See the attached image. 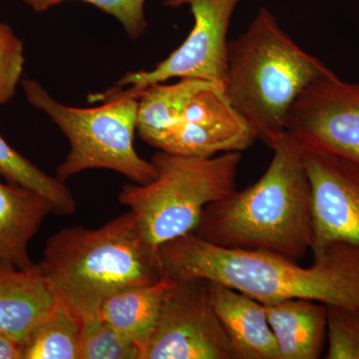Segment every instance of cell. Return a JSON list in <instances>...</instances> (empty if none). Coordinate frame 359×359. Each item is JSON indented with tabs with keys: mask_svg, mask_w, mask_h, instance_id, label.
Returning <instances> with one entry per match:
<instances>
[{
	"mask_svg": "<svg viewBox=\"0 0 359 359\" xmlns=\"http://www.w3.org/2000/svg\"><path fill=\"white\" fill-rule=\"evenodd\" d=\"M151 162L157 177L144 185L126 184L118 200L134 212L144 237L158 250L193 233L205 205L236 190L242 152L194 157L159 150Z\"/></svg>",
	"mask_w": 359,
	"mask_h": 359,
	"instance_id": "cell-5",
	"label": "cell"
},
{
	"mask_svg": "<svg viewBox=\"0 0 359 359\" xmlns=\"http://www.w3.org/2000/svg\"><path fill=\"white\" fill-rule=\"evenodd\" d=\"M304 268L295 259L259 250L226 249L194 233L158 250L163 278L228 285L263 304L304 299L359 308V245L335 241L313 252Z\"/></svg>",
	"mask_w": 359,
	"mask_h": 359,
	"instance_id": "cell-1",
	"label": "cell"
},
{
	"mask_svg": "<svg viewBox=\"0 0 359 359\" xmlns=\"http://www.w3.org/2000/svg\"><path fill=\"white\" fill-rule=\"evenodd\" d=\"M25 66L22 41L8 25L0 23V105L15 95Z\"/></svg>",
	"mask_w": 359,
	"mask_h": 359,
	"instance_id": "cell-23",
	"label": "cell"
},
{
	"mask_svg": "<svg viewBox=\"0 0 359 359\" xmlns=\"http://www.w3.org/2000/svg\"><path fill=\"white\" fill-rule=\"evenodd\" d=\"M285 129L299 140L359 163V83L325 71L295 99Z\"/></svg>",
	"mask_w": 359,
	"mask_h": 359,
	"instance_id": "cell-9",
	"label": "cell"
},
{
	"mask_svg": "<svg viewBox=\"0 0 359 359\" xmlns=\"http://www.w3.org/2000/svg\"><path fill=\"white\" fill-rule=\"evenodd\" d=\"M207 283L236 359H280L264 304L228 285Z\"/></svg>",
	"mask_w": 359,
	"mask_h": 359,
	"instance_id": "cell-12",
	"label": "cell"
},
{
	"mask_svg": "<svg viewBox=\"0 0 359 359\" xmlns=\"http://www.w3.org/2000/svg\"><path fill=\"white\" fill-rule=\"evenodd\" d=\"M257 140L252 129L231 105L224 89L212 84L198 92L178 121L154 147L172 154L212 157L243 152Z\"/></svg>",
	"mask_w": 359,
	"mask_h": 359,
	"instance_id": "cell-11",
	"label": "cell"
},
{
	"mask_svg": "<svg viewBox=\"0 0 359 359\" xmlns=\"http://www.w3.org/2000/svg\"><path fill=\"white\" fill-rule=\"evenodd\" d=\"M140 348L100 316L82 320L80 359H140Z\"/></svg>",
	"mask_w": 359,
	"mask_h": 359,
	"instance_id": "cell-20",
	"label": "cell"
},
{
	"mask_svg": "<svg viewBox=\"0 0 359 359\" xmlns=\"http://www.w3.org/2000/svg\"><path fill=\"white\" fill-rule=\"evenodd\" d=\"M297 140L313 193L311 252L335 241L359 245V163L309 142Z\"/></svg>",
	"mask_w": 359,
	"mask_h": 359,
	"instance_id": "cell-10",
	"label": "cell"
},
{
	"mask_svg": "<svg viewBox=\"0 0 359 359\" xmlns=\"http://www.w3.org/2000/svg\"><path fill=\"white\" fill-rule=\"evenodd\" d=\"M0 176L11 184L27 187L51 201L56 214L71 215L76 202L65 182L51 177L23 157L0 135Z\"/></svg>",
	"mask_w": 359,
	"mask_h": 359,
	"instance_id": "cell-19",
	"label": "cell"
},
{
	"mask_svg": "<svg viewBox=\"0 0 359 359\" xmlns=\"http://www.w3.org/2000/svg\"><path fill=\"white\" fill-rule=\"evenodd\" d=\"M39 266L56 297L81 320L98 316L117 292L163 278L158 250L131 211L95 230L57 231L47 240Z\"/></svg>",
	"mask_w": 359,
	"mask_h": 359,
	"instance_id": "cell-3",
	"label": "cell"
},
{
	"mask_svg": "<svg viewBox=\"0 0 359 359\" xmlns=\"http://www.w3.org/2000/svg\"><path fill=\"white\" fill-rule=\"evenodd\" d=\"M82 320L61 301L21 344V359H80Z\"/></svg>",
	"mask_w": 359,
	"mask_h": 359,
	"instance_id": "cell-18",
	"label": "cell"
},
{
	"mask_svg": "<svg viewBox=\"0 0 359 359\" xmlns=\"http://www.w3.org/2000/svg\"><path fill=\"white\" fill-rule=\"evenodd\" d=\"M170 285L171 280L162 278L157 283L117 292L104 302L98 316L133 340L141 353L142 346L154 327L163 297Z\"/></svg>",
	"mask_w": 359,
	"mask_h": 359,
	"instance_id": "cell-16",
	"label": "cell"
},
{
	"mask_svg": "<svg viewBox=\"0 0 359 359\" xmlns=\"http://www.w3.org/2000/svg\"><path fill=\"white\" fill-rule=\"evenodd\" d=\"M57 301L39 264L30 269L0 264V332L22 344Z\"/></svg>",
	"mask_w": 359,
	"mask_h": 359,
	"instance_id": "cell-13",
	"label": "cell"
},
{
	"mask_svg": "<svg viewBox=\"0 0 359 359\" xmlns=\"http://www.w3.org/2000/svg\"><path fill=\"white\" fill-rule=\"evenodd\" d=\"M261 179L205 205L198 237L226 249L259 250L297 259L313 250V193L301 146L285 133Z\"/></svg>",
	"mask_w": 359,
	"mask_h": 359,
	"instance_id": "cell-2",
	"label": "cell"
},
{
	"mask_svg": "<svg viewBox=\"0 0 359 359\" xmlns=\"http://www.w3.org/2000/svg\"><path fill=\"white\" fill-rule=\"evenodd\" d=\"M212 84L183 78L176 83H158L144 89L138 95L136 128L142 140L154 147L160 137L178 121L191 99Z\"/></svg>",
	"mask_w": 359,
	"mask_h": 359,
	"instance_id": "cell-17",
	"label": "cell"
},
{
	"mask_svg": "<svg viewBox=\"0 0 359 359\" xmlns=\"http://www.w3.org/2000/svg\"><path fill=\"white\" fill-rule=\"evenodd\" d=\"M140 359H236L205 280H171Z\"/></svg>",
	"mask_w": 359,
	"mask_h": 359,
	"instance_id": "cell-8",
	"label": "cell"
},
{
	"mask_svg": "<svg viewBox=\"0 0 359 359\" xmlns=\"http://www.w3.org/2000/svg\"><path fill=\"white\" fill-rule=\"evenodd\" d=\"M74 0H23L35 13H44L51 7ZM92 4L110 14L119 21L131 39H138L145 34L147 21L145 18L146 0H77Z\"/></svg>",
	"mask_w": 359,
	"mask_h": 359,
	"instance_id": "cell-21",
	"label": "cell"
},
{
	"mask_svg": "<svg viewBox=\"0 0 359 359\" xmlns=\"http://www.w3.org/2000/svg\"><path fill=\"white\" fill-rule=\"evenodd\" d=\"M327 358L359 359V308L327 306Z\"/></svg>",
	"mask_w": 359,
	"mask_h": 359,
	"instance_id": "cell-22",
	"label": "cell"
},
{
	"mask_svg": "<svg viewBox=\"0 0 359 359\" xmlns=\"http://www.w3.org/2000/svg\"><path fill=\"white\" fill-rule=\"evenodd\" d=\"M55 212L51 201L27 187L0 182V264L30 269L28 244L45 218Z\"/></svg>",
	"mask_w": 359,
	"mask_h": 359,
	"instance_id": "cell-14",
	"label": "cell"
},
{
	"mask_svg": "<svg viewBox=\"0 0 359 359\" xmlns=\"http://www.w3.org/2000/svg\"><path fill=\"white\" fill-rule=\"evenodd\" d=\"M26 99L55 123L70 143L56 177L65 182L86 170L107 169L124 175L139 185L157 177L151 161L144 160L134 148L138 98L120 95L109 90L89 96L94 108H75L58 102L32 79L21 80Z\"/></svg>",
	"mask_w": 359,
	"mask_h": 359,
	"instance_id": "cell-6",
	"label": "cell"
},
{
	"mask_svg": "<svg viewBox=\"0 0 359 359\" xmlns=\"http://www.w3.org/2000/svg\"><path fill=\"white\" fill-rule=\"evenodd\" d=\"M242 0H166L168 7L188 6L194 26L185 41L154 69L126 73L109 89L138 98L151 85L173 78L205 80L223 87L228 55V32L231 18Z\"/></svg>",
	"mask_w": 359,
	"mask_h": 359,
	"instance_id": "cell-7",
	"label": "cell"
},
{
	"mask_svg": "<svg viewBox=\"0 0 359 359\" xmlns=\"http://www.w3.org/2000/svg\"><path fill=\"white\" fill-rule=\"evenodd\" d=\"M328 69L295 43L264 6L249 27L229 41L224 93L257 140L273 149L287 133L295 99Z\"/></svg>",
	"mask_w": 359,
	"mask_h": 359,
	"instance_id": "cell-4",
	"label": "cell"
},
{
	"mask_svg": "<svg viewBox=\"0 0 359 359\" xmlns=\"http://www.w3.org/2000/svg\"><path fill=\"white\" fill-rule=\"evenodd\" d=\"M280 359H318L327 337V306L304 299L264 304Z\"/></svg>",
	"mask_w": 359,
	"mask_h": 359,
	"instance_id": "cell-15",
	"label": "cell"
},
{
	"mask_svg": "<svg viewBox=\"0 0 359 359\" xmlns=\"http://www.w3.org/2000/svg\"><path fill=\"white\" fill-rule=\"evenodd\" d=\"M0 359H21L20 342L2 332H0Z\"/></svg>",
	"mask_w": 359,
	"mask_h": 359,
	"instance_id": "cell-24",
	"label": "cell"
}]
</instances>
